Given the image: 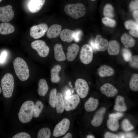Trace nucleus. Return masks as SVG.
<instances>
[{
  "label": "nucleus",
  "instance_id": "f257e3e1",
  "mask_svg": "<svg viewBox=\"0 0 138 138\" xmlns=\"http://www.w3.org/2000/svg\"><path fill=\"white\" fill-rule=\"evenodd\" d=\"M13 64L15 73L18 78L22 81L27 80L29 77V72L25 61L21 57H17L14 60Z\"/></svg>",
  "mask_w": 138,
  "mask_h": 138
},
{
  "label": "nucleus",
  "instance_id": "f03ea898",
  "mask_svg": "<svg viewBox=\"0 0 138 138\" xmlns=\"http://www.w3.org/2000/svg\"><path fill=\"white\" fill-rule=\"evenodd\" d=\"M34 105V103L31 100L26 101L22 104L18 113L19 119L21 122L26 123L32 120Z\"/></svg>",
  "mask_w": 138,
  "mask_h": 138
},
{
  "label": "nucleus",
  "instance_id": "7ed1b4c3",
  "mask_svg": "<svg viewBox=\"0 0 138 138\" xmlns=\"http://www.w3.org/2000/svg\"><path fill=\"white\" fill-rule=\"evenodd\" d=\"M1 84L4 96L6 98L11 97L15 85L14 79L12 75L9 73L6 74L1 79Z\"/></svg>",
  "mask_w": 138,
  "mask_h": 138
},
{
  "label": "nucleus",
  "instance_id": "20e7f679",
  "mask_svg": "<svg viewBox=\"0 0 138 138\" xmlns=\"http://www.w3.org/2000/svg\"><path fill=\"white\" fill-rule=\"evenodd\" d=\"M64 10L67 14L74 19L83 17L86 13L85 6L80 3L67 4L65 7Z\"/></svg>",
  "mask_w": 138,
  "mask_h": 138
},
{
  "label": "nucleus",
  "instance_id": "39448f33",
  "mask_svg": "<svg viewBox=\"0 0 138 138\" xmlns=\"http://www.w3.org/2000/svg\"><path fill=\"white\" fill-rule=\"evenodd\" d=\"M93 56V51L89 45L85 44L82 48L79 57L81 61L84 64H88L92 61Z\"/></svg>",
  "mask_w": 138,
  "mask_h": 138
},
{
  "label": "nucleus",
  "instance_id": "423d86ee",
  "mask_svg": "<svg viewBox=\"0 0 138 138\" xmlns=\"http://www.w3.org/2000/svg\"><path fill=\"white\" fill-rule=\"evenodd\" d=\"M32 48L36 50L41 57H45L48 54L49 51V47L45 42L42 40H36L31 44Z\"/></svg>",
  "mask_w": 138,
  "mask_h": 138
},
{
  "label": "nucleus",
  "instance_id": "0eeeda50",
  "mask_svg": "<svg viewBox=\"0 0 138 138\" xmlns=\"http://www.w3.org/2000/svg\"><path fill=\"white\" fill-rule=\"evenodd\" d=\"M70 124L67 119H63L55 126L53 132V135L58 137L64 135L68 130Z\"/></svg>",
  "mask_w": 138,
  "mask_h": 138
},
{
  "label": "nucleus",
  "instance_id": "6e6552de",
  "mask_svg": "<svg viewBox=\"0 0 138 138\" xmlns=\"http://www.w3.org/2000/svg\"><path fill=\"white\" fill-rule=\"evenodd\" d=\"M75 86L76 92L80 98H84L87 96L89 87L85 80L81 78L77 79L75 82Z\"/></svg>",
  "mask_w": 138,
  "mask_h": 138
},
{
  "label": "nucleus",
  "instance_id": "1a4fd4ad",
  "mask_svg": "<svg viewBox=\"0 0 138 138\" xmlns=\"http://www.w3.org/2000/svg\"><path fill=\"white\" fill-rule=\"evenodd\" d=\"M64 109L68 111L76 108L80 101L79 96L77 94L70 95L67 98H64Z\"/></svg>",
  "mask_w": 138,
  "mask_h": 138
},
{
  "label": "nucleus",
  "instance_id": "9d476101",
  "mask_svg": "<svg viewBox=\"0 0 138 138\" xmlns=\"http://www.w3.org/2000/svg\"><path fill=\"white\" fill-rule=\"evenodd\" d=\"M47 25L44 23L34 26L30 28V35L34 39H38L43 36L48 30Z\"/></svg>",
  "mask_w": 138,
  "mask_h": 138
},
{
  "label": "nucleus",
  "instance_id": "9b49d317",
  "mask_svg": "<svg viewBox=\"0 0 138 138\" xmlns=\"http://www.w3.org/2000/svg\"><path fill=\"white\" fill-rule=\"evenodd\" d=\"M14 15L12 6L10 5L0 7V21L7 22L10 21Z\"/></svg>",
  "mask_w": 138,
  "mask_h": 138
},
{
  "label": "nucleus",
  "instance_id": "f8f14e48",
  "mask_svg": "<svg viewBox=\"0 0 138 138\" xmlns=\"http://www.w3.org/2000/svg\"><path fill=\"white\" fill-rule=\"evenodd\" d=\"M106 110L105 108L102 107L96 112L91 121L92 125L95 127H98L101 124Z\"/></svg>",
  "mask_w": 138,
  "mask_h": 138
},
{
  "label": "nucleus",
  "instance_id": "ddd939ff",
  "mask_svg": "<svg viewBox=\"0 0 138 138\" xmlns=\"http://www.w3.org/2000/svg\"><path fill=\"white\" fill-rule=\"evenodd\" d=\"M100 90L102 94L109 97L114 96L118 92L117 89L109 83H106L102 85L100 88Z\"/></svg>",
  "mask_w": 138,
  "mask_h": 138
},
{
  "label": "nucleus",
  "instance_id": "4468645a",
  "mask_svg": "<svg viewBox=\"0 0 138 138\" xmlns=\"http://www.w3.org/2000/svg\"><path fill=\"white\" fill-rule=\"evenodd\" d=\"M94 42L97 50L104 51L107 49L108 42V40L102 37L100 35H97L95 38Z\"/></svg>",
  "mask_w": 138,
  "mask_h": 138
},
{
  "label": "nucleus",
  "instance_id": "2eb2a0df",
  "mask_svg": "<svg viewBox=\"0 0 138 138\" xmlns=\"http://www.w3.org/2000/svg\"><path fill=\"white\" fill-rule=\"evenodd\" d=\"M79 50V47L76 44L73 43L67 48L66 58L69 61H73L75 58Z\"/></svg>",
  "mask_w": 138,
  "mask_h": 138
},
{
  "label": "nucleus",
  "instance_id": "dca6fc26",
  "mask_svg": "<svg viewBox=\"0 0 138 138\" xmlns=\"http://www.w3.org/2000/svg\"><path fill=\"white\" fill-rule=\"evenodd\" d=\"M61 25L55 24L52 25L48 30L47 36L49 39L55 38L60 35L61 31Z\"/></svg>",
  "mask_w": 138,
  "mask_h": 138
},
{
  "label": "nucleus",
  "instance_id": "f3484780",
  "mask_svg": "<svg viewBox=\"0 0 138 138\" xmlns=\"http://www.w3.org/2000/svg\"><path fill=\"white\" fill-rule=\"evenodd\" d=\"M54 56L55 60L61 62L66 60V57L63 51L62 45L60 44H56L54 47Z\"/></svg>",
  "mask_w": 138,
  "mask_h": 138
},
{
  "label": "nucleus",
  "instance_id": "a211bd4d",
  "mask_svg": "<svg viewBox=\"0 0 138 138\" xmlns=\"http://www.w3.org/2000/svg\"><path fill=\"white\" fill-rule=\"evenodd\" d=\"M98 72L99 76L101 77L112 76L114 73L112 68L106 65L101 66L98 68Z\"/></svg>",
  "mask_w": 138,
  "mask_h": 138
},
{
  "label": "nucleus",
  "instance_id": "6ab92c4d",
  "mask_svg": "<svg viewBox=\"0 0 138 138\" xmlns=\"http://www.w3.org/2000/svg\"><path fill=\"white\" fill-rule=\"evenodd\" d=\"M108 54L111 55H117L120 51V46L118 42L116 40L110 41L107 47Z\"/></svg>",
  "mask_w": 138,
  "mask_h": 138
},
{
  "label": "nucleus",
  "instance_id": "aec40b11",
  "mask_svg": "<svg viewBox=\"0 0 138 138\" xmlns=\"http://www.w3.org/2000/svg\"><path fill=\"white\" fill-rule=\"evenodd\" d=\"M45 1V0H31L29 5L30 11L32 13L38 12L44 5Z\"/></svg>",
  "mask_w": 138,
  "mask_h": 138
},
{
  "label": "nucleus",
  "instance_id": "412c9836",
  "mask_svg": "<svg viewBox=\"0 0 138 138\" xmlns=\"http://www.w3.org/2000/svg\"><path fill=\"white\" fill-rule=\"evenodd\" d=\"M98 104L99 101L97 99L91 97L85 102L84 108L88 112L93 111L96 109Z\"/></svg>",
  "mask_w": 138,
  "mask_h": 138
},
{
  "label": "nucleus",
  "instance_id": "4be33fe9",
  "mask_svg": "<svg viewBox=\"0 0 138 138\" xmlns=\"http://www.w3.org/2000/svg\"><path fill=\"white\" fill-rule=\"evenodd\" d=\"M114 109L119 112L125 111L127 108L125 103L124 98L121 96H118L115 100Z\"/></svg>",
  "mask_w": 138,
  "mask_h": 138
},
{
  "label": "nucleus",
  "instance_id": "5701e85b",
  "mask_svg": "<svg viewBox=\"0 0 138 138\" xmlns=\"http://www.w3.org/2000/svg\"><path fill=\"white\" fill-rule=\"evenodd\" d=\"M74 31L65 29L63 30L60 34V37L63 41L70 42L73 40Z\"/></svg>",
  "mask_w": 138,
  "mask_h": 138
},
{
  "label": "nucleus",
  "instance_id": "b1692460",
  "mask_svg": "<svg viewBox=\"0 0 138 138\" xmlns=\"http://www.w3.org/2000/svg\"><path fill=\"white\" fill-rule=\"evenodd\" d=\"M61 66L59 65H55L51 69V80L53 83H57L60 80L59 76V72L61 70Z\"/></svg>",
  "mask_w": 138,
  "mask_h": 138
},
{
  "label": "nucleus",
  "instance_id": "393cba45",
  "mask_svg": "<svg viewBox=\"0 0 138 138\" xmlns=\"http://www.w3.org/2000/svg\"><path fill=\"white\" fill-rule=\"evenodd\" d=\"M15 30L14 27L10 24L4 22L0 24V33L6 35L13 32Z\"/></svg>",
  "mask_w": 138,
  "mask_h": 138
},
{
  "label": "nucleus",
  "instance_id": "a878e982",
  "mask_svg": "<svg viewBox=\"0 0 138 138\" xmlns=\"http://www.w3.org/2000/svg\"><path fill=\"white\" fill-rule=\"evenodd\" d=\"M121 39L123 44L126 48L132 47L135 45L134 39L127 34H124L121 37Z\"/></svg>",
  "mask_w": 138,
  "mask_h": 138
},
{
  "label": "nucleus",
  "instance_id": "bb28decb",
  "mask_svg": "<svg viewBox=\"0 0 138 138\" xmlns=\"http://www.w3.org/2000/svg\"><path fill=\"white\" fill-rule=\"evenodd\" d=\"M56 111L58 113H62L64 109V99L62 93H59L56 95Z\"/></svg>",
  "mask_w": 138,
  "mask_h": 138
},
{
  "label": "nucleus",
  "instance_id": "cd10ccee",
  "mask_svg": "<svg viewBox=\"0 0 138 138\" xmlns=\"http://www.w3.org/2000/svg\"><path fill=\"white\" fill-rule=\"evenodd\" d=\"M38 92L40 96H44L47 93L49 87L46 81L44 79H40L38 83Z\"/></svg>",
  "mask_w": 138,
  "mask_h": 138
},
{
  "label": "nucleus",
  "instance_id": "c85d7f7f",
  "mask_svg": "<svg viewBox=\"0 0 138 138\" xmlns=\"http://www.w3.org/2000/svg\"><path fill=\"white\" fill-rule=\"evenodd\" d=\"M44 107V105L42 102L37 101L34 105L33 111V116L36 118H38L41 113Z\"/></svg>",
  "mask_w": 138,
  "mask_h": 138
},
{
  "label": "nucleus",
  "instance_id": "c756f323",
  "mask_svg": "<svg viewBox=\"0 0 138 138\" xmlns=\"http://www.w3.org/2000/svg\"><path fill=\"white\" fill-rule=\"evenodd\" d=\"M107 125L108 128L113 131H117L119 127L118 119H109L107 121Z\"/></svg>",
  "mask_w": 138,
  "mask_h": 138
},
{
  "label": "nucleus",
  "instance_id": "7c9ffc66",
  "mask_svg": "<svg viewBox=\"0 0 138 138\" xmlns=\"http://www.w3.org/2000/svg\"><path fill=\"white\" fill-rule=\"evenodd\" d=\"M130 89L134 91L138 90V74L135 73L132 76L129 83Z\"/></svg>",
  "mask_w": 138,
  "mask_h": 138
},
{
  "label": "nucleus",
  "instance_id": "2f4dec72",
  "mask_svg": "<svg viewBox=\"0 0 138 138\" xmlns=\"http://www.w3.org/2000/svg\"><path fill=\"white\" fill-rule=\"evenodd\" d=\"M57 90L56 88L52 89L49 94V103L52 108L56 107Z\"/></svg>",
  "mask_w": 138,
  "mask_h": 138
},
{
  "label": "nucleus",
  "instance_id": "473e14b6",
  "mask_svg": "<svg viewBox=\"0 0 138 138\" xmlns=\"http://www.w3.org/2000/svg\"><path fill=\"white\" fill-rule=\"evenodd\" d=\"M51 135L50 129L48 128H44L39 130L37 137L38 138H49Z\"/></svg>",
  "mask_w": 138,
  "mask_h": 138
},
{
  "label": "nucleus",
  "instance_id": "72a5a7b5",
  "mask_svg": "<svg viewBox=\"0 0 138 138\" xmlns=\"http://www.w3.org/2000/svg\"><path fill=\"white\" fill-rule=\"evenodd\" d=\"M113 11V9L112 5L110 4H107L104 8V15L106 17L110 18H112L114 16Z\"/></svg>",
  "mask_w": 138,
  "mask_h": 138
},
{
  "label": "nucleus",
  "instance_id": "f704fd0d",
  "mask_svg": "<svg viewBox=\"0 0 138 138\" xmlns=\"http://www.w3.org/2000/svg\"><path fill=\"white\" fill-rule=\"evenodd\" d=\"M121 127L123 130L126 131H131L134 128L133 126L126 119H124L123 120L121 123Z\"/></svg>",
  "mask_w": 138,
  "mask_h": 138
},
{
  "label": "nucleus",
  "instance_id": "c9c22d12",
  "mask_svg": "<svg viewBox=\"0 0 138 138\" xmlns=\"http://www.w3.org/2000/svg\"><path fill=\"white\" fill-rule=\"evenodd\" d=\"M102 22L104 25L109 27H114L116 25V22L114 20L107 17L103 18Z\"/></svg>",
  "mask_w": 138,
  "mask_h": 138
},
{
  "label": "nucleus",
  "instance_id": "e433bc0d",
  "mask_svg": "<svg viewBox=\"0 0 138 138\" xmlns=\"http://www.w3.org/2000/svg\"><path fill=\"white\" fill-rule=\"evenodd\" d=\"M124 26L128 30L138 29V24L132 20L126 21L125 22Z\"/></svg>",
  "mask_w": 138,
  "mask_h": 138
},
{
  "label": "nucleus",
  "instance_id": "4c0bfd02",
  "mask_svg": "<svg viewBox=\"0 0 138 138\" xmlns=\"http://www.w3.org/2000/svg\"><path fill=\"white\" fill-rule=\"evenodd\" d=\"M130 66L133 68H138V56L135 55L131 56L129 61Z\"/></svg>",
  "mask_w": 138,
  "mask_h": 138
},
{
  "label": "nucleus",
  "instance_id": "58836bf2",
  "mask_svg": "<svg viewBox=\"0 0 138 138\" xmlns=\"http://www.w3.org/2000/svg\"><path fill=\"white\" fill-rule=\"evenodd\" d=\"M122 55L124 60L126 61H128L131 57L130 51L128 49L124 48L122 51Z\"/></svg>",
  "mask_w": 138,
  "mask_h": 138
},
{
  "label": "nucleus",
  "instance_id": "ea45409f",
  "mask_svg": "<svg viewBox=\"0 0 138 138\" xmlns=\"http://www.w3.org/2000/svg\"><path fill=\"white\" fill-rule=\"evenodd\" d=\"M138 0H133L129 4V7L132 11L137 10L138 8Z\"/></svg>",
  "mask_w": 138,
  "mask_h": 138
},
{
  "label": "nucleus",
  "instance_id": "a19ab883",
  "mask_svg": "<svg viewBox=\"0 0 138 138\" xmlns=\"http://www.w3.org/2000/svg\"><path fill=\"white\" fill-rule=\"evenodd\" d=\"M13 138H30L31 136L28 133L25 132L18 133L12 137Z\"/></svg>",
  "mask_w": 138,
  "mask_h": 138
},
{
  "label": "nucleus",
  "instance_id": "79ce46f5",
  "mask_svg": "<svg viewBox=\"0 0 138 138\" xmlns=\"http://www.w3.org/2000/svg\"><path fill=\"white\" fill-rule=\"evenodd\" d=\"M82 35V32L80 30L74 31L73 39L76 42H79L80 40Z\"/></svg>",
  "mask_w": 138,
  "mask_h": 138
},
{
  "label": "nucleus",
  "instance_id": "37998d69",
  "mask_svg": "<svg viewBox=\"0 0 138 138\" xmlns=\"http://www.w3.org/2000/svg\"><path fill=\"white\" fill-rule=\"evenodd\" d=\"M123 116L122 113L117 112L115 113L110 114L109 116V119H118L122 117Z\"/></svg>",
  "mask_w": 138,
  "mask_h": 138
},
{
  "label": "nucleus",
  "instance_id": "c03bdc74",
  "mask_svg": "<svg viewBox=\"0 0 138 138\" xmlns=\"http://www.w3.org/2000/svg\"><path fill=\"white\" fill-rule=\"evenodd\" d=\"M104 137L105 138H118V136L117 135L109 132L106 133L104 135Z\"/></svg>",
  "mask_w": 138,
  "mask_h": 138
},
{
  "label": "nucleus",
  "instance_id": "a18cd8bd",
  "mask_svg": "<svg viewBox=\"0 0 138 138\" xmlns=\"http://www.w3.org/2000/svg\"><path fill=\"white\" fill-rule=\"evenodd\" d=\"M138 29H130L129 31V33L132 36L136 37H138Z\"/></svg>",
  "mask_w": 138,
  "mask_h": 138
},
{
  "label": "nucleus",
  "instance_id": "49530a36",
  "mask_svg": "<svg viewBox=\"0 0 138 138\" xmlns=\"http://www.w3.org/2000/svg\"><path fill=\"white\" fill-rule=\"evenodd\" d=\"M133 134L129 133L126 134H120V136L119 137L120 138H131L132 137H133Z\"/></svg>",
  "mask_w": 138,
  "mask_h": 138
},
{
  "label": "nucleus",
  "instance_id": "de8ad7c7",
  "mask_svg": "<svg viewBox=\"0 0 138 138\" xmlns=\"http://www.w3.org/2000/svg\"><path fill=\"white\" fill-rule=\"evenodd\" d=\"M6 56V52L5 51L3 52L0 56V62L1 63L3 62L5 60Z\"/></svg>",
  "mask_w": 138,
  "mask_h": 138
},
{
  "label": "nucleus",
  "instance_id": "09e8293b",
  "mask_svg": "<svg viewBox=\"0 0 138 138\" xmlns=\"http://www.w3.org/2000/svg\"><path fill=\"white\" fill-rule=\"evenodd\" d=\"M90 46L91 48L94 51H95L97 50L96 49L94 42L93 40H91L90 42Z\"/></svg>",
  "mask_w": 138,
  "mask_h": 138
},
{
  "label": "nucleus",
  "instance_id": "8fccbe9b",
  "mask_svg": "<svg viewBox=\"0 0 138 138\" xmlns=\"http://www.w3.org/2000/svg\"><path fill=\"white\" fill-rule=\"evenodd\" d=\"M138 12L137 10L134 11L133 13V16L135 19L137 23H138Z\"/></svg>",
  "mask_w": 138,
  "mask_h": 138
},
{
  "label": "nucleus",
  "instance_id": "3c124183",
  "mask_svg": "<svg viewBox=\"0 0 138 138\" xmlns=\"http://www.w3.org/2000/svg\"><path fill=\"white\" fill-rule=\"evenodd\" d=\"M72 136L70 133H67L63 138H72Z\"/></svg>",
  "mask_w": 138,
  "mask_h": 138
},
{
  "label": "nucleus",
  "instance_id": "603ef678",
  "mask_svg": "<svg viewBox=\"0 0 138 138\" xmlns=\"http://www.w3.org/2000/svg\"><path fill=\"white\" fill-rule=\"evenodd\" d=\"M71 92L70 90H68L66 92L65 96L64 97L65 98H67L71 95Z\"/></svg>",
  "mask_w": 138,
  "mask_h": 138
},
{
  "label": "nucleus",
  "instance_id": "864d4df0",
  "mask_svg": "<svg viewBox=\"0 0 138 138\" xmlns=\"http://www.w3.org/2000/svg\"><path fill=\"white\" fill-rule=\"evenodd\" d=\"M87 138H95V137L93 135H88L87 136Z\"/></svg>",
  "mask_w": 138,
  "mask_h": 138
},
{
  "label": "nucleus",
  "instance_id": "5fc2aeb1",
  "mask_svg": "<svg viewBox=\"0 0 138 138\" xmlns=\"http://www.w3.org/2000/svg\"><path fill=\"white\" fill-rule=\"evenodd\" d=\"M1 87L0 86V94L1 93Z\"/></svg>",
  "mask_w": 138,
  "mask_h": 138
},
{
  "label": "nucleus",
  "instance_id": "6e6d98bb",
  "mask_svg": "<svg viewBox=\"0 0 138 138\" xmlns=\"http://www.w3.org/2000/svg\"><path fill=\"white\" fill-rule=\"evenodd\" d=\"M2 0H0V3L2 1Z\"/></svg>",
  "mask_w": 138,
  "mask_h": 138
},
{
  "label": "nucleus",
  "instance_id": "4d7b16f0",
  "mask_svg": "<svg viewBox=\"0 0 138 138\" xmlns=\"http://www.w3.org/2000/svg\"><path fill=\"white\" fill-rule=\"evenodd\" d=\"M91 0L92 1H95L96 0Z\"/></svg>",
  "mask_w": 138,
  "mask_h": 138
}]
</instances>
